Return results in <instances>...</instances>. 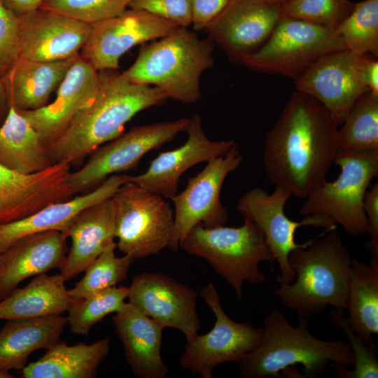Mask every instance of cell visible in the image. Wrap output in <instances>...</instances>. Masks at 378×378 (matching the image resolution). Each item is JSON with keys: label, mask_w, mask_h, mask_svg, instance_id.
<instances>
[{"label": "cell", "mask_w": 378, "mask_h": 378, "mask_svg": "<svg viewBox=\"0 0 378 378\" xmlns=\"http://www.w3.org/2000/svg\"><path fill=\"white\" fill-rule=\"evenodd\" d=\"M338 125L313 97L294 91L267 133L262 163L268 179L305 198L326 181L340 149Z\"/></svg>", "instance_id": "cell-1"}, {"label": "cell", "mask_w": 378, "mask_h": 378, "mask_svg": "<svg viewBox=\"0 0 378 378\" xmlns=\"http://www.w3.org/2000/svg\"><path fill=\"white\" fill-rule=\"evenodd\" d=\"M99 75L95 97L48 148L53 164H71L91 154L121 134L136 113L169 99L159 88L131 82L114 70L102 71Z\"/></svg>", "instance_id": "cell-2"}, {"label": "cell", "mask_w": 378, "mask_h": 378, "mask_svg": "<svg viewBox=\"0 0 378 378\" xmlns=\"http://www.w3.org/2000/svg\"><path fill=\"white\" fill-rule=\"evenodd\" d=\"M351 260L337 227L325 230L290 252L288 260L295 281L280 284L273 293L302 317L318 315L328 306L344 312Z\"/></svg>", "instance_id": "cell-3"}, {"label": "cell", "mask_w": 378, "mask_h": 378, "mask_svg": "<svg viewBox=\"0 0 378 378\" xmlns=\"http://www.w3.org/2000/svg\"><path fill=\"white\" fill-rule=\"evenodd\" d=\"M263 330L260 344L238 362L241 377H283L286 370L300 364L304 377L313 378L321 375L330 362L346 367L354 363L347 342L314 337L309 331L308 318L300 316L294 327L281 311L272 309L264 320Z\"/></svg>", "instance_id": "cell-4"}, {"label": "cell", "mask_w": 378, "mask_h": 378, "mask_svg": "<svg viewBox=\"0 0 378 378\" xmlns=\"http://www.w3.org/2000/svg\"><path fill=\"white\" fill-rule=\"evenodd\" d=\"M215 43L180 27L142 45L134 62L122 74L130 81L153 85L169 98L195 103L200 99L202 74L214 66Z\"/></svg>", "instance_id": "cell-5"}, {"label": "cell", "mask_w": 378, "mask_h": 378, "mask_svg": "<svg viewBox=\"0 0 378 378\" xmlns=\"http://www.w3.org/2000/svg\"><path fill=\"white\" fill-rule=\"evenodd\" d=\"M243 218L244 224L237 227L197 224L179 243V248L186 253L206 260L230 284L239 300L242 299L245 281L260 284L266 281L260 263L275 261L260 228Z\"/></svg>", "instance_id": "cell-6"}, {"label": "cell", "mask_w": 378, "mask_h": 378, "mask_svg": "<svg viewBox=\"0 0 378 378\" xmlns=\"http://www.w3.org/2000/svg\"><path fill=\"white\" fill-rule=\"evenodd\" d=\"M334 164L340 167L338 177L312 190L299 214L330 217L354 237L368 234L364 199L378 176V150L339 149Z\"/></svg>", "instance_id": "cell-7"}, {"label": "cell", "mask_w": 378, "mask_h": 378, "mask_svg": "<svg viewBox=\"0 0 378 378\" xmlns=\"http://www.w3.org/2000/svg\"><path fill=\"white\" fill-rule=\"evenodd\" d=\"M112 199L116 246L124 255L144 258L169 247L174 214L162 195L128 181Z\"/></svg>", "instance_id": "cell-8"}, {"label": "cell", "mask_w": 378, "mask_h": 378, "mask_svg": "<svg viewBox=\"0 0 378 378\" xmlns=\"http://www.w3.org/2000/svg\"><path fill=\"white\" fill-rule=\"evenodd\" d=\"M344 49L334 29L281 18L266 43L244 65L295 80L325 55Z\"/></svg>", "instance_id": "cell-9"}, {"label": "cell", "mask_w": 378, "mask_h": 378, "mask_svg": "<svg viewBox=\"0 0 378 378\" xmlns=\"http://www.w3.org/2000/svg\"><path fill=\"white\" fill-rule=\"evenodd\" d=\"M189 119L136 126L102 145L78 170L70 172L68 183L77 194L99 186L111 175L134 168L149 151L158 148L186 132Z\"/></svg>", "instance_id": "cell-10"}, {"label": "cell", "mask_w": 378, "mask_h": 378, "mask_svg": "<svg viewBox=\"0 0 378 378\" xmlns=\"http://www.w3.org/2000/svg\"><path fill=\"white\" fill-rule=\"evenodd\" d=\"M205 303L214 312L216 321L206 334L197 335L187 342L180 358V365L202 378H211L214 368L227 362H239L261 343L263 328L248 322L237 323L224 312L213 283L200 291Z\"/></svg>", "instance_id": "cell-11"}, {"label": "cell", "mask_w": 378, "mask_h": 378, "mask_svg": "<svg viewBox=\"0 0 378 378\" xmlns=\"http://www.w3.org/2000/svg\"><path fill=\"white\" fill-rule=\"evenodd\" d=\"M244 158L235 144L225 154L209 162L196 176L188 179L184 190L169 199L174 205V222L169 248L178 251L181 240L196 225L206 227L225 225L228 212L220 198L227 176L235 171Z\"/></svg>", "instance_id": "cell-12"}, {"label": "cell", "mask_w": 378, "mask_h": 378, "mask_svg": "<svg viewBox=\"0 0 378 378\" xmlns=\"http://www.w3.org/2000/svg\"><path fill=\"white\" fill-rule=\"evenodd\" d=\"M292 197L285 188L276 187L268 193L260 187L253 188L237 200V208L243 217L254 222L264 234L265 241L277 261L279 284H289L294 281L295 274L288 264V255L293 249L305 244L295 241V232L301 226H314L331 230L337 227L335 222L324 215L306 216L300 221L290 220L284 212L287 201Z\"/></svg>", "instance_id": "cell-13"}, {"label": "cell", "mask_w": 378, "mask_h": 378, "mask_svg": "<svg viewBox=\"0 0 378 378\" xmlns=\"http://www.w3.org/2000/svg\"><path fill=\"white\" fill-rule=\"evenodd\" d=\"M180 27L146 10L127 8L92 24L79 55L97 71L115 70L120 58L134 46L164 37Z\"/></svg>", "instance_id": "cell-14"}, {"label": "cell", "mask_w": 378, "mask_h": 378, "mask_svg": "<svg viewBox=\"0 0 378 378\" xmlns=\"http://www.w3.org/2000/svg\"><path fill=\"white\" fill-rule=\"evenodd\" d=\"M280 6L261 0H229L204 31L232 63L244 64L271 36L281 18Z\"/></svg>", "instance_id": "cell-15"}, {"label": "cell", "mask_w": 378, "mask_h": 378, "mask_svg": "<svg viewBox=\"0 0 378 378\" xmlns=\"http://www.w3.org/2000/svg\"><path fill=\"white\" fill-rule=\"evenodd\" d=\"M128 302L164 328L180 330L187 342L200 328L196 311L197 294L164 274L142 273L128 287Z\"/></svg>", "instance_id": "cell-16"}, {"label": "cell", "mask_w": 378, "mask_h": 378, "mask_svg": "<svg viewBox=\"0 0 378 378\" xmlns=\"http://www.w3.org/2000/svg\"><path fill=\"white\" fill-rule=\"evenodd\" d=\"M360 57L348 49L325 55L294 80L295 90L319 102L342 125L357 99L370 91L360 77Z\"/></svg>", "instance_id": "cell-17"}, {"label": "cell", "mask_w": 378, "mask_h": 378, "mask_svg": "<svg viewBox=\"0 0 378 378\" xmlns=\"http://www.w3.org/2000/svg\"><path fill=\"white\" fill-rule=\"evenodd\" d=\"M71 164L59 162L25 174L0 164V225L24 218L46 205L74 195L68 183Z\"/></svg>", "instance_id": "cell-18"}, {"label": "cell", "mask_w": 378, "mask_h": 378, "mask_svg": "<svg viewBox=\"0 0 378 378\" xmlns=\"http://www.w3.org/2000/svg\"><path fill=\"white\" fill-rule=\"evenodd\" d=\"M19 18V57L54 62L80 54L92 24L39 8Z\"/></svg>", "instance_id": "cell-19"}, {"label": "cell", "mask_w": 378, "mask_h": 378, "mask_svg": "<svg viewBox=\"0 0 378 378\" xmlns=\"http://www.w3.org/2000/svg\"><path fill=\"white\" fill-rule=\"evenodd\" d=\"M186 132L188 139L182 146L160 153L144 173L129 175L128 181L169 199L177 193L180 178L186 170L225 155L235 144L234 140H210L203 130L199 114L189 119Z\"/></svg>", "instance_id": "cell-20"}, {"label": "cell", "mask_w": 378, "mask_h": 378, "mask_svg": "<svg viewBox=\"0 0 378 378\" xmlns=\"http://www.w3.org/2000/svg\"><path fill=\"white\" fill-rule=\"evenodd\" d=\"M100 85L98 71L78 55L56 90L55 100L31 111H19L49 148L74 117L95 97Z\"/></svg>", "instance_id": "cell-21"}, {"label": "cell", "mask_w": 378, "mask_h": 378, "mask_svg": "<svg viewBox=\"0 0 378 378\" xmlns=\"http://www.w3.org/2000/svg\"><path fill=\"white\" fill-rule=\"evenodd\" d=\"M66 239L59 231L34 233L19 239L2 253L0 300L26 279L60 270L69 251Z\"/></svg>", "instance_id": "cell-22"}, {"label": "cell", "mask_w": 378, "mask_h": 378, "mask_svg": "<svg viewBox=\"0 0 378 378\" xmlns=\"http://www.w3.org/2000/svg\"><path fill=\"white\" fill-rule=\"evenodd\" d=\"M62 234L71 241L60 268V274L68 281L84 272L107 248L116 246L112 197L82 211Z\"/></svg>", "instance_id": "cell-23"}, {"label": "cell", "mask_w": 378, "mask_h": 378, "mask_svg": "<svg viewBox=\"0 0 378 378\" xmlns=\"http://www.w3.org/2000/svg\"><path fill=\"white\" fill-rule=\"evenodd\" d=\"M112 322L132 373L139 378H164L169 371L161 356L164 328L128 302Z\"/></svg>", "instance_id": "cell-24"}, {"label": "cell", "mask_w": 378, "mask_h": 378, "mask_svg": "<svg viewBox=\"0 0 378 378\" xmlns=\"http://www.w3.org/2000/svg\"><path fill=\"white\" fill-rule=\"evenodd\" d=\"M128 178L127 174L111 175L86 194L50 203L24 218L0 225V253L28 234L47 231L63 233L79 213L113 197L122 185L128 182Z\"/></svg>", "instance_id": "cell-25"}, {"label": "cell", "mask_w": 378, "mask_h": 378, "mask_svg": "<svg viewBox=\"0 0 378 378\" xmlns=\"http://www.w3.org/2000/svg\"><path fill=\"white\" fill-rule=\"evenodd\" d=\"M78 55L54 62L18 57L1 78L9 106L19 111H31L47 105Z\"/></svg>", "instance_id": "cell-26"}, {"label": "cell", "mask_w": 378, "mask_h": 378, "mask_svg": "<svg viewBox=\"0 0 378 378\" xmlns=\"http://www.w3.org/2000/svg\"><path fill=\"white\" fill-rule=\"evenodd\" d=\"M66 324L67 317L61 314L8 320L0 330V370H22L34 351L59 341Z\"/></svg>", "instance_id": "cell-27"}, {"label": "cell", "mask_w": 378, "mask_h": 378, "mask_svg": "<svg viewBox=\"0 0 378 378\" xmlns=\"http://www.w3.org/2000/svg\"><path fill=\"white\" fill-rule=\"evenodd\" d=\"M111 337L73 346L58 341L38 360L22 370L23 378H93L108 356Z\"/></svg>", "instance_id": "cell-28"}, {"label": "cell", "mask_w": 378, "mask_h": 378, "mask_svg": "<svg viewBox=\"0 0 378 378\" xmlns=\"http://www.w3.org/2000/svg\"><path fill=\"white\" fill-rule=\"evenodd\" d=\"M0 164L25 174L43 171L53 164L48 148L37 131L11 106L0 126Z\"/></svg>", "instance_id": "cell-29"}, {"label": "cell", "mask_w": 378, "mask_h": 378, "mask_svg": "<svg viewBox=\"0 0 378 378\" xmlns=\"http://www.w3.org/2000/svg\"><path fill=\"white\" fill-rule=\"evenodd\" d=\"M59 274L35 276L24 287L15 289L0 300V320L59 315L67 312L72 300Z\"/></svg>", "instance_id": "cell-30"}, {"label": "cell", "mask_w": 378, "mask_h": 378, "mask_svg": "<svg viewBox=\"0 0 378 378\" xmlns=\"http://www.w3.org/2000/svg\"><path fill=\"white\" fill-rule=\"evenodd\" d=\"M346 309L351 329L367 345L374 346L378 333V258L367 264L352 258Z\"/></svg>", "instance_id": "cell-31"}, {"label": "cell", "mask_w": 378, "mask_h": 378, "mask_svg": "<svg viewBox=\"0 0 378 378\" xmlns=\"http://www.w3.org/2000/svg\"><path fill=\"white\" fill-rule=\"evenodd\" d=\"M342 125L340 149L378 150V94L368 91L360 96Z\"/></svg>", "instance_id": "cell-32"}, {"label": "cell", "mask_w": 378, "mask_h": 378, "mask_svg": "<svg viewBox=\"0 0 378 378\" xmlns=\"http://www.w3.org/2000/svg\"><path fill=\"white\" fill-rule=\"evenodd\" d=\"M346 49L363 55L378 56V0L355 3L349 15L335 29Z\"/></svg>", "instance_id": "cell-33"}, {"label": "cell", "mask_w": 378, "mask_h": 378, "mask_svg": "<svg viewBox=\"0 0 378 378\" xmlns=\"http://www.w3.org/2000/svg\"><path fill=\"white\" fill-rule=\"evenodd\" d=\"M116 247L107 248L86 268L83 277L69 290L72 300H81L116 286L126 278L134 259L128 255L117 257L114 252Z\"/></svg>", "instance_id": "cell-34"}, {"label": "cell", "mask_w": 378, "mask_h": 378, "mask_svg": "<svg viewBox=\"0 0 378 378\" xmlns=\"http://www.w3.org/2000/svg\"><path fill=\"white\" fill-rule=\"evenodd\" d=\"M128 295V287L114 286L90 295L72 300L67 310V323L74 334L87 335L91 328L107 315L120 310Z\"/></svg>", "instance_id": "cell-35"}, {"label": "cell", "mask_w": 378, "mask_h": 378, "mask_svg": "<svg viewBox=\"0 0 378 378\" xmlns=\"http://www.w3.org/2000/svg\"><path fill=\"white\" fill-rule=\"evenodd\" d=\"M351 0H290L280 6L281 18L335 29L352 12Z\"/></svg>", "instance_id": "cell-36"}, {"label": "cell", "mask_w": 378, "mask_h": 378, "mask_svg": "<svg viewBox=\"0 0 378 378\" xmlns=\"http://www.w3.org/2000/svg\"><path fill=\"white\" fill-rule=\"evenodd\" d=\"M344 312H339L334 308L330 309L329 318L330 321L344 331L348 338L354 354V363L353 370L341 364H333L335 375L340 378H377L378 360L376 353V346L367 345L351 329L348 325Z\"/></svg>", "instance_id": "cell-37"}, {"label": "cell", "mask_w": 378, "mask_h": 378, "mask_svg": "<svg viewBox=\"0 0 378 378\" xmlns=\"http://www.w3.org/2000/svg\"><path fill=\"white\" fill-rule=\"evenodd\" d=\"M132 0H45L40 8L92 24L116 16Z\"/></svg>", "instance_id": "cell-38"}, {"label": "cell", "mask_w": 378, "mask_h": 378, "mask_svg": "<svg viewBox=\"0 0 378 378\" xmlns=\"http://www.w3.org/2000/svg\"><path fill=\"white\" fill-rule=\"evenodd\" d=\"M128 8L146 10L181 27L192 24L191 0H132Z\"/></svg>", "instance_id": "cell-39"}, {"label": "cell", "mask_w": 378, "mask_h": 378, "mask_svg": "<svg viewBox=\"0 0 378 378\" xmlns=\"http://www.w3.org/2000/svg\"><path fill=\"white\" fill-rule=\"evenodd\" d=\"M19 57V18L0 0V62L4 72Z\"/></svg>", "instance_id": "cell-40"}, {"label": "cell", "mask_w": 378, "mask_h": 378, "mask_svg": "<svg viewBox=\"0 0 378 378\" xmlns=\"http://www.w3.org/2000/svg\"><path fill=\"white\" fill-rule=\"evenodd\" d=\"M364 211L368 219L370 239L365 248L370 258H378V184L373 185L366 192L364 199Z\"/></svg>", "instance_id": "cell-41"}, {"label": "cell", "mask_w": 378, "mask_h": 378, "mask_svg": "<svg viewBox=\"0 0 378 378\" xmlns=\"http://www.w3.org/2000/svg\"><path fill=\"white\" fill-rule=\"evenodd\" d=\"M229 0H191L192 24L195 31L205 28L221 13Z\"/></svg>", "instance_id": "cell-42"}, {"label": "cell", "mask_w": 378, "mask_h": 378, "mask_svg": "<svg viewBox=\"0 0 378 378\" xmlns=\"http://www.w3.org/2000/svg\"><path fill=\"white\" fill-rule=\"evenodd\" d=\"M360 72L362 81L370 91L378 94V61L370 54L361 55Z\"/></svg>", "instance_id": "cell-43"}, {"label": "cell", "mask_w": 378, "mask_h": 378, "mask_svg": "<svg viewBox=\"0 0 378 378\" xmlns=\"http://www.w3.org/2000/svg\"><path fill=\"white\" fill-rule=\"evenodd\" d=\"M45 0H4L6 6L20 16L40 8Z\"/></svg>", "instance_id": "cell-44"}, {"label": "cell", "mask_w": 378, "mask_h": 378, "mask_svg": "<svg viewBox=\"0 0 378 378\" xmlns=\"http://www.w3.org/2000/svg\"><path fill=\"white\" fill-rule=\"evenodd\" d=\"M9 106L5 89L1 80L0 79V126L8 113Z\"/></svg>", "instance_id": "cell-45"}, {"label": "cell", "mask_w": 378, "mask_h": 378, "mask_svg": "<svg viewBox=\"0 0 378 378\" xmlns=\"http://www.w3.org/2000/svg\"><path fill=\"white\" fill-rule=\"evenodd\" d=\"M262 1L272 5H281L290 0H261Z\"/></svg>", "instance_id": "cell-46"}, {"label": "cell", "mask_w": 378, "mask_h": 378, "mask_svg": "<svg viewBox=\"0 0 378 378\" xmlns=\"http://www.w3.org/2000/svg\"><path fill=\"white\" fill-rule=\"evenodd\" d=\"M13 376L8 372H5L0 370V378H13Z\"/></svg>", "instance_id": "cell-47"}, {"label": "cell", "mask_w": 378, "mask_h": 378, "mask_svg": "<svg viewBox=\"0 0 378 378\" xmlns=\"http://www.w3.org/2000/svg\"><path fill=\"white\" fill-rule=\"evenodd\" d=\"M4 68L0 62V79L1 78L2 76L4 75Z\"/></svg>", "instance_id": "cell-48"}, {"label": "cell", "mask_w": 378, "mask_h": 378, "mask_svg": "<svg viewBox=\"0 0 378 378\" xmlns=\"http://www.w3.org/2000/svg\"><path fill=\"white\" fill-rule=\"evenodd\" d=\"M2 268L1 254L0 253V272Z\"/></svg>", "instance_id": "cell-49"}]
</instances>
